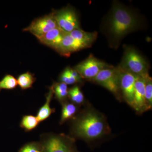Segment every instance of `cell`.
<instances>
[{"mask_svg": "<svg viewBox=\"0 0 152 152\" xmlns=\"http://www.w3.org/2000/svg\"><path fill=\"white\" fill-rule=\"evenodd\" d=\"M142 24V19L137 12L116 1L104 20L102 29L110 45L117 49L125 36L140 29Z\"/></svg>", "mask_w": 152, "mask_h": 152, "instance_id": "1", "label": "cell"}, {"mask_svg": "<svg viewBox=\"0 0 152 152\" xmlns=\"http://www.w3.org/2000/svg\"><path fill=\"white\" fill-rule=\"evenodd\" d=\"M72 120L71 133L73 137L90 142L110 133L105 117L93 108L85 109Z\"/></svg>", "mask_w": 152, "mask_h": 152, "instance_id": "2", "label": "cell"}, {"mask_svg": "<svg viewBox=\"0 0 152 152\" xmlns=\"http://www.w3.org/2000/svg\"><path fill=\"white\" fill-rule=\"evenodd\" d=\"M42 152H80L75 145V139L65 134L43 135L40 142Z\"/></svg>", "mask_w": 152, "mask_h": 152, "instance_id": "3", "label": "cell"}, {"mask_svg": "<svg viewBox=\"0 0 152 152\" xmlns=\"http://www.w3.org/2000/svg\"><path fill=\"white\" fill-rule=\"evenodd\" d=\"M118 66L137 76L145 75L148 74L149 69L146 60L137 50L132 47L125 49L121 63Z\"/></svg>", "mask_w": 152, "mask_h": 152, "instance_id": "4", "label": "cell"}, {"mask_svg": "<svg viewBox=\"0 0 152 152\" xmlns=\"http://www.w3.org/2000/svg\"><path fill=\"white\" fill-rule=\"evenodd\" d=\"M92 81L100 85L111 92L118 99L122 98L120 90L119 75L118 67L111 66L102 70Z\"/></svg>", "mask_w": 152, "mask_h": 152, "instance_id": "5", "label": "cell"}, {"mask_svg": "<svg viewBox=\"0 0 152 152\" xmlns=\"http://www.w3.org/2000/svg\"><path fill=\"white\" fill-rule=\"evenodd\" d=\"M110 66L93 55H90L87 59L77 65L74 69L83 79L92 81L101 71Z\"/></svg>", "mask_w": 152, "mask_h": 152, "instance_id": "6", "label": "cell"}, {"mask_svg": "<svg viewBox=\"0 0 152 152\" xmlns=\"http://www.w3.org/2000/svg\"><path fill=\"white\" fill-rule=\"evenodd\" d=\"M53 12L58 26L64 32L81 29L78 18L73 9L67 7Z\"/></svg>", "mask_w": 152, "mask_h": 152, "instance_id": "7", "label": "cell"}, {"mask_svg": "<svg viewBox=\"0 0 152 152\" xmlns=\"http://www.w3.org/2000/svg\"><path fill=\"white\" fill-rule=\"evenodd\" d=\"M57 27L58 26L53 12H52L48 15L36 19L28 27L24 29L23 31L29 32L38 38Z\"/></svg>", "mask_w": 152, "mask_h": 152, "instance_id": "8", "label": "cell"}, {"mask_svg": "<svg viewBox=\"0 0 152 152\" xmlns=\"http://www.w3.org/2000/svg\"><path fill=\"white\" fill-rule=\"evenodd\" d=\"M120 90L122 97L132 107L134 100L135 83L137 76L124 70L118 66Z\"/></svg>", "mask_w": 152, "mask_h": 152, "instance_id": "9", "label": "cell"}, {"mask_svg": "<svg viewBox=\"0 0 152 152\" xmlns=\"http://www.w3.org/2000/svg\"><path fill=\"white\" fill-rule=\"evenodd\" d=\"M145 75L137 76L135 83L134 100L132 107L139 113L148 111L145 99Z\"/></svg>", "mask_w": 152, "mask_h": 152, "instance_id": "10", "label": "cell"}, {"mask_svg": "<svg viewBox=\"0 0 152 152\" xmlns=\"http://www.w3.org/2000/svg\"><path fill=\"white\" fill-rule=\"evenodd\" d=\"M88 47L80 41L74 39L68 33H65L62 41L56 51L64 56H69L72 53L78 51Z\"/></svg>", "mask_w": 152, "mask_h": 152, "instance_id": "11", "label": "cell"}, {"mask_svg": "<svg viewBox=\"0 0 152 152\" xmlns=\"http://www.w3.org/2000/svg\"><path fill=\"white\" fill-rule=\"evenodd\" d=\"M65 33L59 28L57 27L37 39L42 44L56 50L59 46Z\"/></svg>", "mask_w": 152, "mask_h": 152, "instance_id": "12", "label": "cell"}, {"mask_svg": "<svg viewBox=\"0 0 152 152\" xmlns=\"http://www.w3.org/2000/svg\"><path fill=\"white\" fill-rule=\"evenodd\" d=\"M68 34L74 39L85 44L88 48L92 46L96 40L98 35L97 32H88L81 29L74 30Z\"/></svg>", "mask_w": 152, "mask_h": 152, "instance_id": "13", "label": "cell"}, {"mask_svg": "<svg viewBox=\"0 0 152 152\" xmlns=\"http://www.w3.org/2000/svg\"><path fill=\"white\" fill-rule=\"evenodd\" d=\"M53 95V91L51 87L49 92L47 94L45 103L39 110L37 115V118L39 122L46 119L51 114L55 112V109L51 108L50 106V104Z\"/></svg>", "mask_w": 152, "mask_h": 152, "instance_id": "14", "label": "cell"}, {"mask_svg": "<svg viewBox=\"0 0 152 152\" xmlns=\"http://www.w3.org/2000/svg\"><path fill=\"white\" fill-rule=\"evenodd\" d=\"M60 82L68 85H73L80 83L81 77L78 73L69 67L66 68L60 77Z\"/></svg>", "mask_w": 152, "mask_h": 152, "instance_id": "15", "label": "cell"}, {"mask_svg": "<svg viewBox=\"0 0 152 152\" xmlns=\"http://www.w3.org/2000/svg\"><path fill=\"white\" fill-rule=\"evenodd\" d=\"M61 115L60 124H64L69 120L72 119L76 115L78 110L77 106L72 102L68 101L62 104Z\"/></svg>", "mask_w": 152, "mask_h": 152, "instance_id": "16", "label": "cell"}, {"mask_svg": "<svg viewBox=\"0 0 152 152\" xmlns=\"http://www.w3.org/2000/svg\"><path fill=\"white\" fill-rule=\"evenodd\" d=\"M55 94V97L60 103L67 101L68 99V89L67 85L64 83H55L51 86Z\"/></svg>", "mask_w": 152, "mask_h": 152, "instance_id": "17", "label": "cell"}, {"mask_svg": "<svg viewBox=\"0 0 152 152\" xmlns=\"http://www.w3.org/2000/svg\"><path fill=\"white\" fill-rule=\"evenodd\" d=\"M68 98L71 102L80 105L84 102V96L78 86H75L68 89Z\"/></svg>", "mask_w": 152, "mask_h": 152, "instance_id": "18", "label": "cell"}, {"mask_svg": "<svg viewBox=\"0 0 152 152\" xmlns=\"http://www.w3.org/2000/svg\"><path fill=\"white\" fill-rule=\"evenodd\" d=\"M18 85L23 90H26L31 88L35 81L32 74L29 72L20 75L17 80Z\"/></svg>", "mask_w": 152, "mask_h": 152, "instance_id": "19", "label": "cell"}, {"mask_svg": "<svg viewBox=\"0 0 152 152\" xmlns=\"http://www.w3.org/2000/svg\"><path fill=\"white\" fill-rule=\"evenodd\" d=\"M145 99L148 111L152 107V79L149 74L145 76Z\"/></svg>", "mask_w": 152, "mask_h": 152, "instance_id": "20", "label": "cell"}, {"mask_svg": "<svg viewBox=\"0 0 152 152\" xmlns=\"http://www.w3.org/2000/svg\"><path fill=\"white\" fill-rule=\"evenodd\" d=\"M39 123V122L37 116L31 115H26L22 118L20 126L26 131H29L35 129Z\"/></svg>", "mask_w": 152, "mask_h": 152, "instance_id": "21", "label": "cell"}, {"mask_svg": "<svg viewBox=\"0 0 152 152\" xmlns=\"http://www.w3.org/2000/svg\"><path fill=\"white\" fill-rule=\"evenodd\" d=\"M18 85L17 80L13 76L7 75L0 80V91L3 89H13Z\"/></svg>", "mask_w": 152, "mask_h": 152, "instance_id": "22", "label": "cell"}, {"mask_svg": "<svg viewBox=\"0 0 152 152\" xmlns=\"http://www.w3.org/2000/svg\"><path fill=\"white\" fill-rule=\"evenodd\" d=\"M42 146L40 142H31L22 147L18 152H42Z\"/></svg>", "mask_w": 152, "mask_h": 152, "instance_id": "23", "label": "cell"}]
</instances>
